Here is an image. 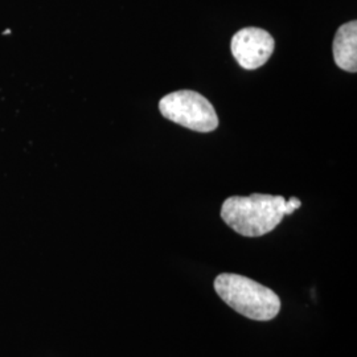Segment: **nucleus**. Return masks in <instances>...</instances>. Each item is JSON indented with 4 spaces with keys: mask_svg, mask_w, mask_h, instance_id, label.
Instances as JSON below:
<instances>
[{
    "mask_svg": "<svg viewBox=\"0 0 357 357\" xmlns=\"http://www.w3.org/2000/svg\"><path fill=\"white\" fill-rule=\"evenodd\" d=\"M286 199L264 193L231 196L221 208V218L236 233L245 237H261L281 224Z\"/></svg>",
    "mask_w": 357,
    "mask_h": 357,
    "instance_id": "f257e3e1",
    "label": "nucleus"
},
{
    "mask_svg": "<svg viewBox=\"0 0 357 357\" xmlns=\"http://www.w3.org/2000/svg\"><path fill=\"white\" fill-rule=\"evenodd\" d=\"M213 286L218 296L245 318L268 321L281 311L278 294L248 277L222 273L215 280Z\"/></svg>",
    "mask_w": 357,
    "mask_h": 357,
    "instance_id": "f03ea898",
    "label": "nucleus"
},
{
    "mask_svg": "<svg viewBox=\"0 0 357 357\" xmlns=\"http://www.w3.org/2000/svg\"><path fill=\"white\" fill-rule=\"evenodd\" d=\"M159 109L167 119L193 131L211 132L218 126V116L212 103L193 90L167 94L160 100Z\"/></svg>",
    "mask_w": 357,
    "mask_h": 357,
    "instance_id": "7ed1b4c3",
    "label": "nucleus"
},
{
    "mask_svg": "<svg viewBox=\"0 0 357 357\" xmlns=\"http://www.w3.org/2000/svg\"><path fill=\"white\" fill-rule=\"evenodd\" d=\"M275 48V41L268 31L249 26L231 38V53L243 69L255 70L268 63Z\"/></svg>",
    "mask_w": 357,
    "mask_h": 357,
    "instance_id": "20e7f679",
    "label": "nucleus"
},
{
    "mask_svg": "<svg viewBox=\"0 0 357 357\" xmlns=\"http://www.w3.org/2000/svg\"><path fill=\"white\" fill-rule=\"evenodd\" d=\"M333 59L336 65L349 73L357 70V23L356 20L340 26L333 38Z\"/></svg>",
    "mask_w": 357,
    "mask_h": 357,
    "instance_id": "39448f33",
    "label": "nucleus"
},
{
    "mask_svg": "<svg viewBox=\"0 0 357 357\" xmlns=\"http://www.w3.org/2000/svg\"><path fill=\"white\" fill-rule=\"evenodd\" d=\"M301 200L299 199H296V197H291L289 202L286 200V205H284V213L286 215H291L294 213V211H296V209H299L301 208Z\"/></svg>",
    "mask_w": 357,
    "mask_h": 357,
    "instance_id": "423d86ee",
    "label": "nucleus"
}]
</instances>
